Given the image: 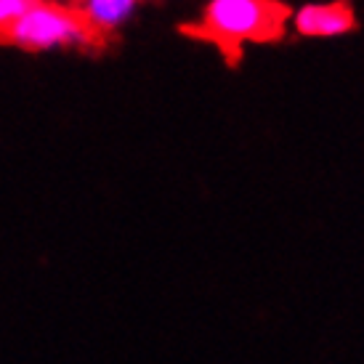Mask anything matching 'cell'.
Segmentation results:
<instances>
[{"mask_svg": "<svg viewBox=\"0 0 364 364\" xmlns=\"http://www.w3.org/2000/svg\"><path fill=\"white\" fill-rule=\"evenodd\" d=\"M290 19L293 9L282 0H208L197 21L186 24L183 32L215 46L229 64H237L245 46L282 41Z\"/></svg>", "mask_w": 364, "mask_h": 364, "instance_id": "obj_1", "label": "cell"}, {"mask_svg": "<svg viewBox=\"0 0 364 364\" xmlns=\"http://www.w3.org/2000/svg\"><path fill=\"white\" fill-rule=\"evenodd\" d=\"M6 43L30 53L93 51L102 46L75 6L59 0H35V6L11 30Z\"/></svg>", "mask_w": 364, "mask_h": 364, "instance_id": "obj_2", "label": "cell"}, {"mask_svg": "<svg viewBox=\"0 0 364 364\" xmlns=\"http://www.w3.org/2000/svg\"><path fill=\"white\" fill-rule=\"evenodd\" d=\"M290 24L301 38H341L356 30V11L351 0L306 3L293 14Z\"/></svg>", "mask_w": 364, "mask_h": 364, "instance_id": "obj_3", "label": "cell"}, {"mask_svg": "<svg viewBox=\"0 0 364 364\" xmlns=\"http://www.w3.org/2000/svg\"><path fill=\"white\" fill-rule=\"evenodd\" d=\"M139 3L141 0H72L85 27L99 38L102 46L136 16Z\"/></svg>", "mask_w": 364, "mask_h": 364, "instance_id": "obj_4", "label": "cell"}, {"mask_svg": "<svg viewBox=\"0 0 364 364\" xmlns=\"http://www.w3.org/2000/svg\"><path fill=\"white\" fill-rule=\"evenodd\" d=\"M35 6V0H0V43H6L11 30Z\"/></svg>", "mask_w": 364, "mask_h": 364, "instance_id": "obj_5", "label": "cell"}]
</instances>
